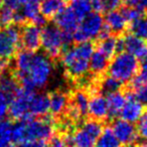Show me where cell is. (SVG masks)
Returning a JSON list of instances; mask_svg holds the SVG:
<instances>
[{
    "label": "cell",
    "mask_w": 147,
    "mask_h": 147,
    "mask_svg": "<svg viewBox=\"0 0 147 147\" xmlns=\"http://www.w3.org/2000/svg\"><path fill=\"white\" fill-rule=\"evenodd\" d=\"M15 71L23 88L35 91L47 86L53 65L47 55L24 49L15 57Z\"/></svg>",
    "instance_id": "6da1fadb"
},
{
    "label": "cell",
    "mask_w": 147,
    "mask_h": 147,
    "mask_svg": "<svg viewBox=\"0 0 147 147\" xmlns=\"http://www.w3.org/2000/svg\"><path fill=\"white\" fill-rule=\"evenodd\" d=\"M53 135V123L49 118H29L13 125V145L45 146Z\"/></svg>",
    "instance_id": "7a4b0ae2"
},
{
    "label": "cell",
    "mask_w": 147,
    "mask_h": 147,
    "mask_svg": "<svg viewBox=\"0 0 147 147\" xmlns=\"http://www.w3.org/2000/svg\"><path fill=\"white\" fill-rule=\"evenodd\" d=\"M94 51V47L90 41L78 42L63 51L61 65L69 76L81 78L90 69V59Z\"/></svg>",
    "instance_id": "3957f363"
},
{
    "label": "cell",
    "mask_w": 147,
    "mask_h": 147,
    "mask_svg": "<svg viewBox=\"0 0 147 147\" xmlns=\"http://www.w3.org/2000/svg\"><path fill=\"white\" fill-rule=\"evenodd\" d=\"M139 69L138 59L127 51H122L114 57L108 67V73L121 83L131 82Z\"/></svg>",
    "instance_id": "277c9868"
},
{
    "label": "cell",
    "mask_w": 147,
    "mask_h": 147,
    "mask_svg": "<svg viewBox=\"0 0 147 147\" xmlns=\"http://www.w3.org/2000/svg\"><path fill=\"white\" fill-rule=\"evenodd\" d=\"M71 38V35L65 33L57 25H49L43 28L41 33V47L45 55L51 57H57L65 51Z\"/></svg>",
    "instance_id": "5b68a950"
},
{
    "label": "cell",
    "mask_w": 147,
    "mask_h": 147,
    "mask_svg": "<svg viewBox=\"0 0 147 147\" xmlns=\"http://www.w3.org/2000/svg\"><path fill=\"white\" fill-rule=\"evenodd\" d=\"M105 19L99 12H91L82 19L79 27L73 33V39L77 42L91 41L100 37V34L105 27Z\"/></svg>",
    "instance_id": "8992f818"
},
{
    "label": "cell",
    "mask_w": 147,
    "mask_h": 147,
    "mask_svg": "<svg viewBox=\"0 0 147 147\" xmlns=\"http://www.w3.org/2000/svg\"><path fill=\"white\" fill-rule=\"evenodd\" d=\"M102 131L103 127L99 120L95 119L87 121L71 137L65 139V141L67 144H71L78 147L94 146L96 145Z\"/></svg>",
    "instance_id": "52a82bcc"
},
{
    "label": "cell",
    "mask_w": 147,
    "mask_h": 147,
    "mask_svg": "<svg viewBox=\"0 0 147 147\" xmlns=\"http://www.w3.org/2000/svg\"><path fill=\"white\" fill-rule=\"evenodd\" d=\"M34 90L23 88L18 89L17 92L11 97L9 114L15 120H25L32 118L29 113V104Z\"/></svg>",
    "instance_id": "ba28073f"
},
{
    "label": "cell",
    "mask_w": 147,
    "mask_h": 147,
    "mask_svg": "<svg viewBox=\"0 0 147 147\" xmlns=\"http://www.w3.org/2000/svg\"><path fill=\"white\" fill-rule=\"evenodd\" d=\"M20 35L18 27L7 25L0 29V57L9 59L15 55L20 43Z\"/></svg>",
    "instance_id": "9c48e42d"
},
{
    "label": "cell",
    "mask_w": 147,
    "mask_h": 147,
    "mask_svg": "<svg viewBox=\"0 0 147 147\" xmlns=\"http://www.w3.org/2000/svg\"><path fill=\"white\" fill-rule=\"evenodd\" d=\"M112 130L114 131L117 139L122 145L134 144L138 137V131L134 126V123H131L124 119H119L113 122Z\"/></svg>",
    "instance_id": "30bf717a"
},
{
    "label": "cell",
    "mask_w": 147,
    "mask_h": 147,
    "mask_svg": "<svg viewBox=\"0 0 147 147\" xmlns=\"http://www.w3.org/2000/svg\"><path fill=\"white\" fill-rule=\"evenodd\" d=\"M131 53L138 59H144L147 57V45L142 37L130 33L127 34L124 38L120 39V51Z\"/></svg>",
    "instance_id": "8fae6325"
},
{
    "label": "cell",
    "mask_w": 147,
    "mask_h": 147,
    "mask_svg": "<svg viewBox=\"0 0 147 147\" xmlns=\"http://www.w3.org/2000/svg\"><path fill=\"white\" fill-rule=\"evenodd\" d=\"M81 21L82 19L76 14V12L71 7H67V8L65 7L59 14L55 16V25L69 35H73V33L79 27Z\"/></svg>",
    "instance_id": "7c38bea8"
},
{
    "label": "cell",
    "mask_w": 147,
    "mask_h": 147,
    "mask_svg": "<svg viewBox=\"0 0 147 147\" xmlns=\"http://www.w3.org/2000/svg\"><path fill=\"white\" fill-rule=\"evenodd\" d=\"M41 33L42 30L34 23L24 26L20 35V42L24 49L36 51L41 47Z\"/></svg>",
    "instance_id": "4fadbf2b"
},
{
    "label": "cell",
    "mask_w": 147,
    "mask_h": 147,
    "mask_svg": "<svg viewBox=\"0 0 147 147\" xmlns=\"http://www.w3.org/2000/svg\"><path fill=\"white\" fill-rule=\"evenodd\" d=\"M143 114H144L143 103L134 94L129 95L124 107L120 112L121 118L131 123H137Z\"/></svg>",
    "instance_id": "5bb4252c"
},
{
    "label": "cell",
    "mask_w": 147,
    "mask_h": 147,
    "mask_svg": "<svg viewBox=\"0 0 147 147\" xmlns=\"http://www.w3.org/2000/svg\"><path fill=\"white\" fill-rule=\"evenodd\" d=\"M88 113L96 120H104L110 115L107 98L100 94L91 97L89 101Z\"/></svg>",
    "instance_id": "9a60e30c"
},
{
    "label": "cell",
    "mask_w": 147,
    "mask_h": 147,
    "mask_svg": "<svg viewBox=\"0 0 147 147\" xmlns=\"http://www.w3.org/2000/svg\"><path fill=\"white\" fill-rule=\"evenodd\" d=\"M49 111V96L41 93H33L29 104V113L32 117H42Z\"/></svg>",
    "instance_id": "2e32d148"
},
{
    "label": "cell",
    "mask_w": 147,
    "mask_h": 147,
    "mask_svg": "<svg viewBox=\"0 0 147 147\" xmlns=\"http://www.w3.org/2000/svg\"><path fill=\"white\" fill-rule=\"evenodd\" d=\"M105 24L111 32L121 33L125 30L127 25V19L122 10H110L105 16Z\"/></svg>",
    "instance_id": "e0dca14e"
},
{
    "label": "cell",
    "mask_w": 147,
    "mask_h": 147,
    "mask_svg": "<svg viewBox=\"0 0 147 147\" xmlns=\"http://www.w3.org/2000/svg\"><path fill=\"white\" fill-rule=\"evenodd\" d=\"M89 101H90L89 96L85 92L83 91L77 92L74 96L71 116H74V118H79L88 113Z\"/></svg>",
    "instance_id": "ac0fdd59"
},
{
    "label": "cell",
    "mask_w": 147,
    "mask_h": 147,
    "mask_svg": "<svg viewBox=\"0 0 147 147\" xmlns=\"http://www.w3.org/2000/svg\"><path fill=\"white\" fill-rule=\"evenodd\" d=\"M65 7V0H41L39 4L41 14L45 17H55Z\"/></svg>",
    "instance_id": "d6986e66"
},
{
    "label": "cell",
    "mask_w": 147,
    "mask_h": 147,
    "mask_svg": "<svg viewBox=\"0 0 147 147\" xmlns=\"http://www.w3.org/2000/svg\"><path fill=\"white\" fill-rule=\"evenodd\" d=\"M69 104L67 95L61 92H55L49 96V111L53 115H61L65 111Z\"/></svg>",
    "instance_id": "ffe728a7"
},
{
    "label": "cell",
    "mask_w": 147,
    "mask_h": 147,
    "mask_svg": "<svg viewBox=\"0 0 147 147\" xmlns=\"http://www.w3.org/2000/svg\"><path fill=\"white\" fill-rule=\"evenodd\" d=\"M109 67V57L102 51H94L90 59V69L94 74L100 75L103 74Z\"/></svg>",
    "instance_id": "44dd1931"
},
{
    "label": "cell",
    "mask_w": 147,
    "mask_h": 147,
    "mask_svg": "<svg viewBox=\"0 0 147 147\" xmlns=\"http://www.w3.org/2000/svg\"><path fill=\"white\" fill-rule=\"evenodd\" d=\"M126 100L127 97L119 91L108 94L107 101H108L109 112H110L111 116H116V115L120 114L121 110L123 109L125 103H126Z\"/></svg>",
    "instance_id": "7402d4cb"
},
{
    "label": "cell",
    "mask_w": 147,
    "mask_h": 147,
    "mask_svg": "<svg viewBox=\"0 0 147 147\" xmlns=\"http://www.w3.org/2000/svg\"><path fill=\"white\" fill-rule=\"evenodd\" d=\"M98 49L103 53H105L108 57H113L117 51H120V39L111 36L110 34L107 35V36L101 38Z\"/></svg>",
    "instance_id": "603a6c76"
},
{
    "label": "cell",
    "mask_w": 147,
    "mask_h": 147,
    "mask_svg": "<svg viewBox=\"0 0 147 147\" xmlns=\"http://www.w3.org/2000/svg\"><path fill=\"white\" fill-rule=\"evenodd\" d=\"M18 90L17 80L10 74L0 73V91L12 97Z\"/></svg>",
    "instance_id": "cb8c5ba5"
},
{
    "label": "cell",
    "mask_w": 147,
    "mask_h": 147,
    "mask_svg": "<svg viewBox=\"0 0 147 147\" xmlns=\"http://www.w3.org/2000/svg\"><path fill=\"white\" fill-rule=\"evenodd\" d=\"M13 145V125L8 121H0V147Z\"/></svg>",
    "instance_id": "d4e9b609"
},
{
    "label": "cell",
    "mask_w": 147,
    "mask_h": 147,
    "mask_svg": "<svg viewBox=\"0 0 147 147\" xmlns=\"http://www.w3.org/2000/svg\"><path fill=\"white\" fill-rule=\"evenodd\" d=\"M69 7L81 19L90 14L93 10L91 0H69Z\"/></svg>",
    "instance_id": "484cf974"
},
{
    "label": "cell",
    "mask_w": 147,
    "mask_h": 147,
    "mask_svg": "<svg viewBox=\"0 0 147 147\" xmlns=\"http://www.w3.org/2000/svg\"><path fill=\"white\" fill-rule=\"evenodd\" d=\"M96 145L99 147H117L121 144L112 128H106L102 131Z\"/></svg>",
    "instance_id": "4316f807"
},
{
    "label": "cell",
    "mask_w": 147,
    "mask_h": 147,
    "mask_svg": "<svg viewBox=\"0 0 147 147\" xmlns=\"http://www.w3.org/2000/svg\"><path fill=\"white\" fill-rule=\"evenodd\" d=\"M132 89L134 91L133 94L143 103L147 104V82H144L139 76L135 77L132 81Z\"/></svg>",
    "instance_id": "83f0119b"
},
{
    "label": "cell",
    "mask_w": 147,
    "mask_h": 147,
    "mask_svg": "<svg viewBox=\"0 0 147 147\" xmlns=\"http://www.w3.org/2000/svg\"><path fill=\"white\" fill-rule=\"evenodd\" d=\"M121 84H122V83H121L120 81H118L117 79H115L114 77L109 75V77L105 78L104 80L102 81V83H101V89H102L103 92L108 95V94H111V93L119 91V89H120V87H121Z\"/></svg>",
    "instance_id": "f1b7e54d"
},
{
    "label": "cell",
    "mask_w": 147,
    "mask_h": 147,
    "mask_svg": "<svg viewBox=\"0 0 147 147\" xmlns=\"http://www.w3.org/2000/svg\"><path fill=\"white\" fill-rule=\"evenodd\" d=\"M131 32L142 38H147V18L142 16L131 23Z\"/></svg>",
    "instance_id": "f546056e"
},
{
    "label": "cell",
    "mask_w": 147,
    "mask_h": 147,
    "mask_svg": "<svg viewBox=\"0 0 147 147\" xmlns=\"http://www.w3.org/2000/svg\"><path fill=\"white\" fill-rule=\"evenodd\" d=\"M15 12L16 10L5 5L0 10V24L3 26H7V25L15 23Z\"/></svg>",
    "instance_id": "4dcf8cb0"
},
{
    "label": "cell",
    "mask_w": 147,
    "mask_h": 147,
    "mask_svg": "<svg viewBox=\"0 0 147 147\" xmlns=\"http://www.w3.org/2000/svg\"><path fill=\"white\" fill-rule=\"evenodd\" d=\"M11 97L5 93L0 91V121L5 119L9 113V106H10Z\"/></svg>",
    "instance_id": "1f68e13d"
},
{
    "label": "cell",
    "mask_w": 147,
    "mask_h": 147,
    "mask_svg": "<svg viewBox=\"0 0 147 147\" xmlns=\"http://www.w3.org/2000/svg\"><path fill=\"white\" fill-rule=\"evenodd\" d=\"M122 12L124 13L127 21L132 23V22L138 20L139 18H141V17H142V12H143V11L140 10V9H138V8H136V7L128 6V7H126V8L123 9Z\"/></svg>",
    "instance_id": "d6a6232c"
},
{
    "label": "cell",
    "mask_w": 147,
    "mask_h": 147,
    "mask_svg": "<svg viewBox=\"0 0 147 147\" xmlns=\"http://www.w3.org/2000/svg\"><path fill=\"white\" fill-rule=\"evenodd\" d=\"M138 134L143 140H147V113L142 115L140 120L138 121V126H137Z\"/></svg>",
    "instance_id": "836d02e7"
},
{
    "label": "cell",
    "mask_w": 147,
    "mask_h": 147,
    "mask_svg": "<svg viewBox=\"0 0 147 147\" xmlns=\"http://www.w3.org/2000/svg\"><path fill=\"white\" fill-rule=\"evenodd\" d=\"M41 0H4V4L14 10H18L24 4L29 2H40Z\"/></svg>",
    "instance_id": "e575fe53"
},
{
    "label": "cell",
    "mask_w": 147,
    "mask_h": 147,
    "mask_svg": "<svg viewBox=\"0 0 147 147\" xmlns=\"http://www.w3.org/2000/svg\"><path fill=\"white\" fill-rule=\"evenodd\" d=\"M129 6L136 7L140 10H147V0H127Z\"/></svg>",
    "instance_id": "d590c367"
},
{
    "label": "cell",
    "mask_w": 147,
    "mask_h": 147,
    "mask_svg": "<svg viewBox=\"0 0 147 147\" xmlns=\"http://www.w3.org/2000/svg\"><path fill=\"white\" fill-rule=\"evenodd\" d=\"M122 0H105V10H116L120 7Z\"/></svg>",
    "instance_id": "8d00e7d4"
},
{
    "label": "cell",
    "mask_w": 147,
    "mask_h": 147,
    "mask_svg": "<svg viewBox=\"0 0 147 147\" xmlns=\"http://www.w3.org/2000/svg\"><path fill=\"white\" fill-rule=\"evenodd\" d=\"M93 10L96 12H101L105 10V0H91Z\"/></svg>",
    "instance_id": "74e56055"
},
{
    "label": "cell",
    "mask_w": 147,
    "mask_h": 147,
    "mask_svg": "<svg viewBox=\"0 0 147 147\" xmlns=\"http://www.w3.org/2000/svg\"><path fill=\"white\" fill-rule=\"evenodd\" d=\"M49 144L55 147H61L67 145V141H65V138L63 139V138H59V137H51V141H49Z\"/></svg>",
    "instance_id": "f35d334b"
},
{
    "label": "cell",
    "mask_w": 147,
    "mask_h": 147,
    "mask_svg": "<svg viewBox=\"0 0 147 147\" xmlns=\"http://www.w3.org/2000/svg\"><path fill=\"white\" fill-rule=\"evenodd\" d=\"M141 79H142L144 82H147V57L144 59L142 65H141V69H140V74L138 75Z\"/></svg>",
    "instance_id": "ab89813d"
},
{
    "label": "cell",
    "mask_w": 147,
    "mask_h": 147,
    "mask_svg": "<svg viewBox=\"0 0 147 147\" xmlns=\"http://www.w3.org/2000/svg\"><path fill=\"white\" fill-rule=\"evenodd\" d=\"M7 65H8V59L0 57V73H2L7 67Z\"/></svg>",
    "instance_id": "60d3db41"
},
{
    "label": "cell",
    "mask_w": 147,
    "mask_h": 147,
    "mask_svg": "<svg viewBox=\"0 0 147 147\" xmlns=\"http://www.w3.org/2000/svg\"><path fill=\"white\" fill-rule=\"evenodd\" d=\"M143 145H144V146H147V140H145L144 142H143Z\"/></svg>",
    "instance_id": "b9f144b4"
},
{
    "label": "cell",
    "mask_w": 147,
    "mask_h": 147,
    "mask_svg": "<svg viewBox=\"0 0 147 147\" xmlns=\"http://www.w3.org/2000/svg\"><path fill=\"white\" fill-rule=\"evenodd\" d=\"M2 2H4V0H0V3H2Z\"/></svg>",
    "instance_id": "7bdbcfd3"
}]
</instances>
